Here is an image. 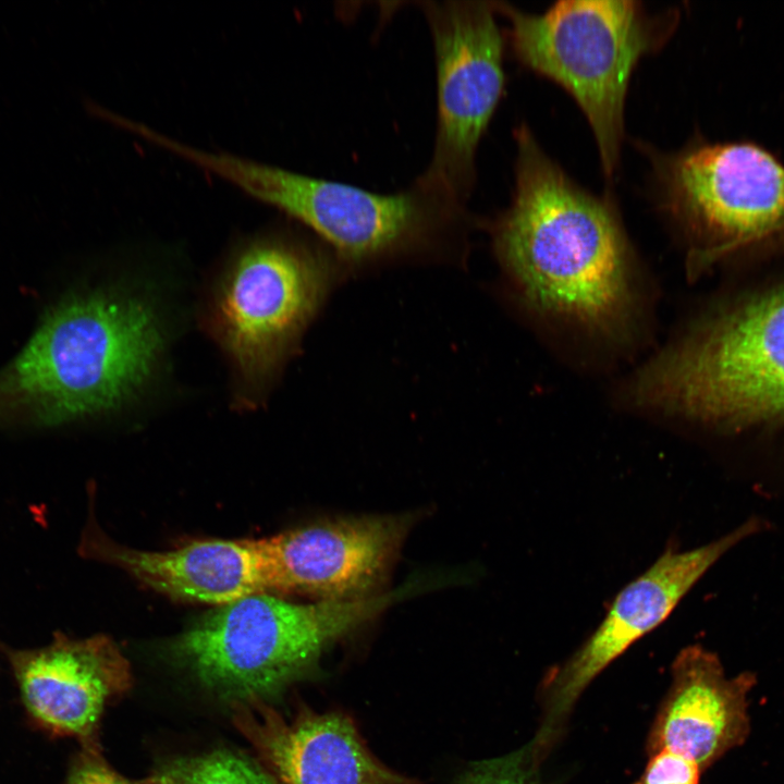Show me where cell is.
Returning <instances> with one entry per match:
<instances>
[{"instance_id":"18","label":"cell","mask_w":784,"mask_h":784,"mask_svg":"<svg viewBox=\"0 0 784 784\" xmlns=\"http://www.w3.org/2000/svg\"><path fill=\"white\" fill-rule=\"evenodd\" d=\"M701 768L691 759L669 749L651 755L635 784H699Z\"/></svg>"},{"instance_id":"11","label":"cell","mask_w":784,"mask_h":784,"mask_svg":"<svg viewBox=\"0 0 784 784\" xmlns=\"http://www.w3.org/2000/svg\"><path fill=\"white\" fill-rule=\"evenodd\" d=\"M416 515L323 520L250 540L264 591L321 601L366 598L382 581Z\"/></svg>"},{"instance_id":"3","label":"cell","mask_w":784,"mask_h":784,"mask_svg":"<svg viewBox=\"0 0 784 784\" xmlns=\"http://www.w3.org/2000/svg\"><path fill=\"white\" fill-rule=\"evenodd\" d=\"M421 586L415 580L366 598L314 603L250 595L197 621L174 638L169 654L230 703L267 701L313 672L335 641Z\"/></svg>"},{"instance_id":"10","label":"cell","mask_w":784,"mask_h":784,"mask_svg":"<svg viewBox=\"0 0 784 784\" xmlns=\"http://www.w3.org/2000/svg\"><path fill=\"white\" fill-rule=\"evenodd\" d=\"M659 176L667 210L709 241H751L784 224V167L759 147L691 148L664 159Z\"/></svg>"},{"instance_id":"17","label":"cell","mask_w":784,"mask_h":784,"mask_svg":"<svg viewBox=\"0 0 784 784\" xmlns=\"http://www.w3.org/2000/svg\"><path fill=\"white\" fill-rule=\"evenodd\" d=\"M540 762L529 742L505 756L473 763L455 784H543Z\"/></svg>"},{"instance_id":"9","label":"cell","mask_w":784,"mask_h":784,"mask_svg":"<svg viewBox=\"0 0 784 784\" xmlns=\"http://www.w3.org/2000/svg\"><path fill=\"white\" fill-rule=\"evenodd\" d=\"M752 516L724 536L688 551L666 550L625 586L585 644L543 685V718L531 739L546 756L586 687L635 641L659 626L703 574L732 548L762 531Z\"/></svg>"},{"instance_id":"12","label":"cell","mask_w":784,"mask_h":784,"mask_svg":"<svg viewBox=\"0 0 784 784\" xmlns=\"http://www.w3.org/2000/svg\"><path fill=\"white\" fill-rule=\"evenodd\" d=\"M8 657L23 706L37 725L75 737L82 747H99L106 706L132 684L128 661L110 638L58 634L48 646L8 650Z\"/></svg>"},{"instance_id":"13","label":"cell","mask_w":784,"mask_h":784,"mask_svg":"<svg viewBox=\"0 0 784 784\" xmlns=\"http://www.w3.org/2000/svg\"><path fill=\"white\" fill-rule=\"evenodd\" d=\"M231 710L275 784H422L377 759L342 712L302 707L286 720L261 699L232 702Z\"/></svg>"},{"instance_id":"2","label":"cell","mask_w":784,"mask_h":784,"mask_svg":"<svg viewBox=\"0 0 784 784\" xmlns=\"http://www.w3.org/2000/svg\"><path fill=\"white\" fill-rule=\"evenodd\" d=\"M163 331L139 295L97 289L64 297L0 370V421L50 426L119 409L151 379Z\"/></svg>"},{"instance_id":"1","label":"cell","mask_w":784,"mask_h":784,"mask_svg":"<svg viewBox=\"0 0 784 784\" xmlns=\"http://www.w3.org/2000/svg\"><path fill=\"white\" fill-rule=\"evenodd\" d=\"M515 188L493 225L495 250L529 303L593 330H611L632 302L630 255L609 201L585 192L515 131Z\"/></svg>"},{"instance_id":"16","label":"cell","mask_w":784,"mask_h":784,"mask_svg":"<svg viewBox=\"0 0 784 784\" xmlns=\"http://www.w3.org/2000/svg\"><path fill=\"white\" fill-rule=\"evenodd\" d=\"M137 784H275L266 769L246 756L218 749L167 759Z\"/></svg>"},{"instance_id":"19","label":"cell","mask_w":784,"mask_h":784,"mask_svg":"<svg viewBox=\"0 0 784 784\" xmlns=\"http://www.w3.org/2000/svg\"><path fill=\"white\" fill-rule=\"evenodd\" d=\"M65 784H131L105 760L98 748L82 747L72 759Z\"/></svg>"},{"instance_id":"4","label":"cell","mask_w":784,"mask_h":784,"mask_svg":"<svg viewBox=\"0 0 784 784\" xmlns=\"http://www.w3.org/2000/svg\"><path fill=\"white\" fill-rule=\"evenodd\" d=\"M637 401L730 429L784 417V290L709 321L638 375Z\"/></svg>"},{"instance_id":"15","label":"cell","mask_w":784,"mask_h":784,"mask_svg":"<svg viewBox=\"0 0 784 784\" xmlns=\"http://www.w3.org/2000/svg\"><path fill=\"white\" fill-rule=\"evenodd\" d=\"M93 549L172 598L221 607L265 592L250 540H200L170 551H142L95 539Z\"/></svg>"},{"instance_id":"5","label":"cell","mask_w":784,"mask_h":784,"mask_svg":"<svg viewBox=\"0 0 784 784\" xmlns=\"http://www.w3.org/2000/svg\"><path fill=\"white\" fill-rule=\"evenodd\" d=\"M170 148L302 222L350 261L425 246L467 218L464 203L416 179L397 193L379 194L180 142Z\"/></svg>"},{"instance_id":"7","label":"cell","mask_w":784,"mask_h":784,"mask_svg":"<svg viewBox=\"0 0 784 784\" xmlns=\"http://www.w3.org/2000/svg\"><path fill=\"white\" fill-rule=\"evenodd\" d=\"M326 287L324 260L293 238L259 236L233 255L213 297L211 328L242 391L253 395L269 381Z\"/></svg>"},{"instance_id":"8","label":"cell","mask_w":784,"mask_h":784,"mask_svg":"<svg viewBox=\"0 0 784 784\" xmlns=\"http://www.w3.org/2000/svg\"><path fill=\"white\" fill-rule=\"evenodd\" d=\"M437 72V125L431 159L416 180L466 203L476 152L504 89V39L493 2L419 1Z\"/></svg>"},{"instance_id":"6","label":"cell","mask_w":784,"mask_h":784,"mask_svg":"<svg viewBox=\"0 0 784 784\" xmlns=\"http://www.w3.org/2000/svg\"><path fill=\"white\" fill-rule=\"evenodd\" d=\"M493 5L510 22L516 58L564 87L581 108L602 169L612 175L629 77L641 56L662 42V27L636 1L566 0L541 14L500 1Z\"/></svg>"},{"instance_id":"14","label":"cell","mask_w":784,"mask_h":784,"mask_svg":"<svg viewBox=\"0 0 784 784\" xmlns=\"http://www.w3.org/2000/svg\"><path fill=\"white\" fill-rule=\"evenodd\" d=\"M672 684L650 731V755L669 749L706 770L750 734L749 694L757 675L728 677L716 653L685 647L672 663Z\"/></svg>"}]
</instances>
